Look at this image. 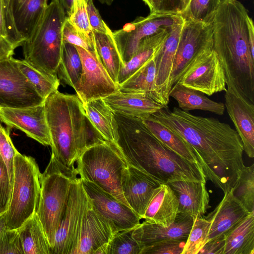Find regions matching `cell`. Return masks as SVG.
<instances>
[{
  "mask_svg": "<svg viewBox=\"0 0 254 254\" xmlns=\"http://www.w3.org/2000/svg\"><path fill=\"white\" fill-rule=\"evenodd\" d=\"M212 24L184 20L170 81H178L192 61L202 52L212 48Z\"/></svg>",
  "mask_w": 254,
  "mask_h": 254,
  "instance_id": "5bb4252c",
  "label": "cell"
},
{
  "mask_svg": "<svg viewBox=\"0 0 254 254\" xmlns=\"http://www.w3.org/2000/svg\"><path fill=\"white\" fill-rule=\"evenodd\" d=\"M0 36L7 39L2 0H0Z\"/></svg>",
  "mask_w": 254,
  "mask_h": 254,
  "instance_id": "f5cc1de1",
  "label": "cell"
},
{
  "mask_svg": "<svg viewBox=\"0 0 254 254\" xmlns=\"http://www.w3.org/2000/svg\"><path fill=\"white\" fill-rule=\"evenodd\" d=\"M11 187L7 166L0 154V208L7 210L10 198Z\"/></svg>",
  "mask_w": 254,
  "mask_h": 254,
  "instance_id": "7dc6e473",
  "label": "cell"
},
{
  "mask_svg": "<svg viewBox=\"0 0 254 254\" xmlns=\"http://www.w3.org/2000/svg\"><path fill=\"white\" fill-rule=\"evenodd\" d=\"M178 201L168 184H161L156 189L145 211L143 222L169 226L178 213Z\"/></svg>",
  "mask_w": 254,
  "mask_h": 254,
  "instance_id": "d4e9b609",
  "label": "cell"
},
{
  "mask_svg": "<svg viewBox=\"0 0 254 254\" xmlns=\"http://www.w3.org/2000/svg\"><path fill=\"white\" fill-rule=\"evenodd\" d=\"M141 119L152 134L163 144L184 159L202 167L198 155L180 136L151 116Z\"/></svg>",
  "mask_w": 254,
  "mask_h": 254,
  "instance_id": "f1b7e54d",
  "label": "cell"
},
{
  "mask_svg": "<svg viewBox=\"0 0 254 254\" xmlns=\"http://www.w3.org/2000/svg\"><path fill=\"white\" fill-rule=\"evenodd\" d=\"M78 177L74 169L61 164L51 155L41 173V192L36 214L42 224L50 250L64 214L73 181Z\"/></svg>",
  "mask_w": 254,
  "mask_h": 254,
  "instance_id": "8992f818",
  "label": "cell"
},
{
  "mask_svg": "<svg viewBox=\"0 0 254 254\" xmlns=\"http://www.w3.org/2000/svg\"><path fill=\"white\" fill-rule=\"evenodd\" d=\"M67 20L90 41L95 44L93 32L88 20L85 0H74Z\"/></svg>",
  "mask_w": 254,
  "mask_h": 254,
  "instance_id": "60d3db41",
  "label": "cell"
},
{
  "mask_svg": "<svg viewBox=\"0 0 254 254\" xmlns=\"http://www.w3.org/2000/svg\"><path fill=\"white\" fill-rule=\"evenodd\" d=\"M183 23L182 17L173 25L162 47L155 56V85L164 106H167L169 102L171 75Z\"/></svg>",
  "mask_w": 254,
  "mask_h": 254,
  "instance_id": "44dd1931",
  "label": "cell"
},
{
  "mask_svg": "<svg viewBox=\"0 0 254 254\" xmlns=\"http://www.w3.org/2000/svg\"><path fill=\"white\" fill-rule=\"evenodd\" d=\"M223 254H254V212L224 235Z\"/></svg>",
  "mask_w": 254,
  "mask_h": 254,
  "instance_id": "f546056e",
  "label": "cell"
},
{
  "mask_svg": "<svg viewBox=\"0 0 254 254\" xmlns=\"http://www.w3.org/2000/svg\"><path fill=\"white\" fill-rule=\"evenodd\" d=\"M116 230L113 224L92 206L84 217L79 239L72 254H95L108 244Z\"/></svg>",
  "mask_w": 254,
  "mask_h": 254,
  "instance_id": "d6986e66",
  "label": "cell"
},
{
  "mask_svg": "<svg viewBox=\"0 0 254 254\" xmlns=\"http://www.w3.org/2000/svg\"><path fill=\"white\" fill-rule=\"evenodd\" d=\"M86 9L90 25L93 32L108 34L112 31L102 19L93 0L86 2Z\"/></svg>",
  "mask_w": 254,
  "mask_h": 254,
  "instance_id": "c3c4849f",
  "label": "cell"
},
{
  "mask_svg": "<svg viewBox=\"0 0 254 254\" xmlns=\"http://www.w3.org/2000/svg\"><path fill=\"white\" fill-rule=\"evenodd\" d=\"M4 212L5 211L0 208V215L3 214Z\"/></svg>",
  "mask_w": 254,
  "mask_h": 254,
  "instance_id": "91938a15",
  "label": "cell"
},
{
  "mask_svg": "<svg viewBox=\"0 0 254 254\" xmlns=\"http://www.w3.org/2000/svg\"><path fill=\"white\" fill-rule=\"evenodd\" d=\"M10 128H5L0 120V154L5 161L8 170L11 187L13 177V161L17 150L10 137Z\"/></svg>",
  "mask_w": 254,
  "mask_h": 254,
  "instance_id": "b9f144b4",
  "label": "cell"
},
{
  "mask_svg": "<svg viewBox=\"0 0 254 254\" xmlns=\"http://www.w3.org/2000/svg\"><path fill=\"white\" fill-rule=\"evenodd\" d=\"M92 206L117 231L134 228L141 219L133 210L92 182L80 179Z\"/></svg>",
  "mask_w": 254,
  "mask_h": 254,
  "instance_id": "9a60e30c",
  "label": "cell"
},
{
  "mask_svg": "<svg viewBox=\"0 0 254 254\" xmlns=\"http://www.w3.org/2000/svg\"><path fill=\"white\" fill-rule=\"evenodd\" d=\"M186 241L170 240L144 246L140 254H182Z\"/></svg>",
  "mask_w": 254,
  "mask_h": 254,
  "instance_id": "7bdbcfd3",
  "label": "cell"
},
{
  "mask_svg": "<svg viewBox=\"0 0 254 254\" xmlns=\"http://www.w3.org/2000/svg\"><path fill=\"white\" fill-rule=\"evenodd\" d=\"M178 201V213L193 218L201 217L209 207V196L205 183L178 180L167 183Z\"/></svg>",
  "mask_w": 254,
  "mask_h": 254,
  "instance_id": "603a6c76",
  "label": "cell"
},
{
  "mask_svg": "<svg viewBox=\"0 0 254 254\" xmlns=\"http://www.w3.org/2000/svg\"><path fill=\"white\" fill-rule=\"evenodd\" d=\"M121 183L126 201L133 211L142 219L156 189L162 183L127 164L123 171Z\"/></svg>",
  "mask_w": 254,
  "mask_h": 254,
  "instance_id": "e0dca14e",
  "label": "cell"
},
{
  "mask_svg": "<svg viewBox=\"0 0 254 254\" xmlns=\"http://www.w3.org/2000/svg\"><path fill=\"white\" fill-rule=\"evenodd\" d=\"M82 71V62L76 47L63 42L61 59L57 73L59 80L74 88L80 79Z\"/></svg>",
  "mask_w": 254,
  "mask_h": 254,
  "instance_id": "e575fe53",
  "label": "cell"
},
{
  "mask_svg": "<svg viewBox=\"0 0 254 254\" xmlns=\"http://www.w3.org/2000/svg\"><path fill=\"white\" fill-rule=\"evenodd\" d=\"M87 0H85L86 2H87Z\"/></svg>",
  "mask_w": 254,
  "mask_h": 254,
  "instance_id": "94428289",
  "label": "cell"
},
{
  "mask_svg": "<svg viewBox=\"0 0 254 254\" xmlns=\"http://www.w3.org/2000/svg\"><path fill=\"white\" fill-rule=\"evenodd\" d=\"M7 39L16 48L22 46L24 42L17 32L13 21L11 7V0H1Z\"/></svg>",
  "mask_w": 254,
  "mask_h": 254,
  "instance_id": "bcb514c9",
  "label": "cell"
},
{
  "mask_svg": "<svg viewBox=\"0 0 254 254\" xmlns=\"http://www.w3.org/2000/svg\"><path fill=\"white\" fill-rule=\"evenodd\" d=\"M127 165L116 146L102 140L85 149L75 168L80 179L94 183L130 207L124 196L121 183L122 172Z\"/></svg>",
  "mask_w": 254,
  "mask_h": 254,
  "instance_id": "52a82bcc",
  "label": "cell"
},
{
  "mask_svg": "<svg viewBox=\"0 0 254 254\" xmlns=\"http://www.w3.org/2000/svg\"><path fill=\"white\" fill-rule=\"evenodd\" d=\"M247 10L237 0H221L214 18L212 49L223 67L226 83L254 104V56L250 46Z\"/></svg>",
  "mask_w": 254,
  "mask_h": 254,
  "instance_id": "7a4b0ae2",
  "label": "cell"
},
{
  "mask_svg": "<svg viewBox=\"0 0 254 254\" xmlns=\"http://www.w3.org/2000/svg\"><path fill=\"white\" fill-rule=\"evenodd\" d=\"M91 205L78 177L72 183L66 208L56 233L50 254H72L77 244L84 217Z\"/></svg>",
  "mask_w": 254,
  "mask_h": 254,
  "instance_id": "9c48e42d",
  "label": "cell"
},
{
  "mask_svg": "<svg viewBox=\"0 0 254 254\" xmlns=\"http://www.w3.org/2000/svg\"><path fill=\"white\" fill-rule=\"evenodd\" d=\"M156 55L128 78L119 85V91L123 92L143 93L156 102L164 105L157 91L155 85Z\"/></svg>",
  "mask_w": 254,
  "mask_h": 254,
  "instance_id": "4dcf8cb0",
  "label": "cell"
},
{
  "mask_svg": "<svg viewBox=\"0 0 254 254\" xmlns=\"http://www.w3.org/2000/svg\"><path fill=\"white\" fill-rule=\"evenodd\" d=\"M80 55L82 71L74 87L82 103L106 97L119 90L102 64L96 51H90L75 46Z\"/></svg>",
  "mask_w": 254,
  "mask_h": 254,
  "instance_id": "4fadbf2b",
  "label": "cell"
},
{
  "mask_svg": "<svg viewBox=\"0 0 254 254\" xmlns=\"http://www.w3.org/2000/svg\"><path fill=\"white\" fill-rule=\"evenodd\" d=\"M171 28L149 36L141 42L133 56L121 68L117 78L118 85L128 78L159 52Z\"/></svg>",
  "mask_w": 254,
  "mask_h": 254,
  "instance_id": "83f0119b",
  "label": "cell"
},
{
  "mask_svg": "<svg viewBox=\"0 0 254 254\" xmlns=\"http://www.w3.org/2000/svg\"><path fill=\"white\" fill-rule=\"evenodd\" d=\"M176 83L208 96L226 89L223 67L212 48L197 56Z\"/></svg>",
  "mask_w": 254,
  "mask_h": 254,
  "instance_id": "7c38bea8",
  "label": "cell"
},
{
  "mask_svg": "<svg viewBox=\"0 0 254 254\" xmlns=\"http://www.w3.org/2000/svg\"><path fill=\"white\" fill-rule=\"evenodd\" d=\"M40 175L35 159L17 151L13 161L10 201L3 214L6 228L18 229L36 213L41 192Z\"/></svg>",
  "mask_w": 254,
  "mask_h": 254,
  "instance_id": "ba28073f",
  "label": "cell"
},
{
  "mask_svg": "<svg viewBox=\"0 0 254 254\" xmlns=\"http://www.w3.org/2000/svg\"><path fill=\"white\" fill-rule=\"evenodd\" d=\"M99 1L103 4H106L108 5H110L112 3L114 0H99Z\"/></svg>",
  "mask_w": 254,
  "mask_h": 254,
  "instance_id": "6f0895ef",
  "label": "cell"
},
{
  "mask_svg": "<svg viewBox=\"0 0 254 254\" xmlns=\"http://www.w3.org/2000/svg\"><path fill=\"white\" fill-rule=\"evenodd\" d=\"M15 49L6 38L0 36V62L12 57Z\"/></svg>",
  "mask_w": 254,
  "mask_h": 254,
  "instance_id": "816d5d0a",
  "label": "cell"
},
{
  "mask_svg": "<svg viewBox=\"0 0 254 254\" xmlns=\"http://www.w3.org/2000/svg\"><path fill=\"white\" fill-rule=\"evenodd\" d=\"M18 64L22 73L45 100L58 90L60 80L57 75L45 74L31 66L25 60H19Z\"/></svg>",
  "mask_w": 254,
  "mask_h": 254,
  "instance_id": "d590c367",
  "label": "cell"
},
{
  "mask_svg": "<svg viewBox=\"0 0 254 254\" xmlns=\"http://www.w3.org/2000/svg\"><path fill=\"white\" fill-rule=\"evenodd\" d=\"M190 0H182V11L187 7Z\"/></svg>",
  "mask_w": 254,
  "mask_h": 254,
  "instance_id": "680465c9",
  "label": "cell"
},
{
  "mask_svg": "<svg viewBox=\"0 0 254 254\" xmlns=\"http://www.w3.org/2000/svg\"><path fill=\"white\" fill-rule=\"evenodd\" d=\"M24 254L17 229L5 228L0 233V254Z\"/></svg>",
  "mask_w": 254,
  "mask_h": 254,
  "instance_id": "ee69618b",
  "label": "cell"
},
{
  "mask_svg": "<svg viewBox=\"0 0 254 254\" xmlns=\"http://www.w3.org/2000/svg\"><path fill=\"white\" fill-rule=\"evenodd\" d=\"M144 3L148 6L150 12H153L154 11V0H142Z\"/></svg>",
  "mask_w": 254,
  "mask_h": 254,
  "instance_id": "11a10c76",
  "label": "cell"
},
{
  "mask_svg": "<svg viewBox=\"0 0 254 254\" xmlns=\"http://www.w3.org/2000/svg\"><path fill=\"white\" fill-rule=\"evenodd\" d=\"M225 107L233 123L244 147L250 158L254 157V104L247 101L227 86L225 91Z\"/></svg>",
  "mask_w": 254,
  "mask_h": 254,
  "instance_id": "ac0fdd59",
  "label": "cell"
},
{
  "mask_svg": "<svg viewBox=\"0 0 254 254\" xmlns=\"http://www.w3.org/2000/svg\"><path fill=\"white\" fill-rule=\"evenodd\" d=\"M186 141L200 158L206 180L224 192L234 189L245 166L236 130L217 119L193 115L168 106L151 115Z\"/></svg>",
  "mask_w": 254,
  "mask_h": 254,
  "instance_id": "6da1fadb",
  "label": "cell"
},
{
  "mask_svg": "<svg viewBox=\"0 0 254 254\" xmlns=\"http://www.w3.org/2000/svg\"><path fill=\"white\" fill-rule=\"evenodd\" d=\"M51 1L58 2L64 8L66 15L71 12L74 2V0H52Z\"/></svg>",
  "mask_w": 254,
  "mask_h": 254,
  "instance_id": "db71d44e",
  "label": "cell"
},
{
  "mask_svg": "<svg viewBox=\"0 0 254 254\" xmlns=\"http://www.w3.org/2000/svg\"><path fill=\"white\" fill-rule=\"evenodd\" d=\"M0 120L7 127L16 128L43 145L51 146L44 103L17 109H0Z\"/></svg>",
  "mask_w": 254,
  "mask_h": 254,
  "instance_id": "2e32d148",
  "label": "cell"
},
{
  "mask_svg": "<svg viewBox=\"0 0 254 254\" xmlns=\"http://www.w3.org/2000/svg\"><path fill=\"white\" fill-rule=\"evenodd\" d=\"M6 226L5 223V220L3 216V214L0 215V233L4 229H5Z\"/></svg>",
  "mask_w": 254,
  "mask_h": 254,
  "instance_id": "9f6ffc18",
  "label": "cell"
},
{
  "mask_svg": "<svg viewBox=\"0 0 254 254\" xmlns=\"http://www.w3.org/2000/svg\"><path fill=\"white\" fill-rule=\"evenodd\" d=\"M234 196L249 213L254 212V164L245 167L236 187Z\"/></svg>",
  "mask_w": 254,
  "mask_h": 254,
  "instance_id": "74e56055",
  "label": "cell"
},
{
  "mask_svg": "<svg viewBox=\"0 0 254 254\" xmlns=\"http://www.w3.org/2000/svg\"><path fill=\"white\" fill-rule=\"evenodd\" d=\"M66 18L62 6L51 1L32 35L22 45L24 60L42 72L57 75L63 45L62 30Z\"/></svg>",
  "mask_w": 254,
  "mask_h": 254,
  "instance_id": "5b68a950",
  "label": "cell"
},
{
  "mask_svg": "<svg viewBox=\"0 0 254 254\" xmlns=\"http://www.w3.org/2000/svg\"><path fill=\"white\" fill-rule=\"evenodd\" d=\"M102 99L115 113L140 119L149 117L166 106L146 94L119 90Z\"/></svg>",
  "mask_w": 254,
  "mask_h": 254,
  "instance_id": "cb8c5ba5",
  "label": "cell"
},
{
  "mask_svg": "<svg viewBox=\"0 0 254 254\" xmlns=\"http://www.w3.org/2000/svg\"><path fill=\"white\" fill-rule=\"evenodd\" d=\"M118 138L115 145L127 164L150 175L161 183L206 179L201 166L168 148L149 130L140 118L115 113Z\"/></svg>",
  "mask_w": 254,
  "mask_h": 254,
  "instance_id": "3957f363",
  "label": "cell"
},
{
  "mask_svg": "<svg viewBox=\"0 0 254 254\" xmlns=\"http://www.w3.org/2000/svg\"><path fill=\"white\" fill-rule=\"evenodd\" d=\"M52 156L63 165L74 169L75 163L89 145L102 141L88 131L83 103L77 95L58 90L44 101Z\"/></svg>",
  "mask_w": 254,
  "mask_h": 254,
  "instance_id": "277c9868",
  "label": "cell"
},
{
  "mask_svg": "<svg viewBox=\"0 0 254 254\" xmlns=\"http://www.w3.org/2000/svg\"><path fill=\"white\" fill-rule=\"evenodd\" d=\"M62 36L64 43H69L90 51H96L95 44L80 33L67 18L63 27Z\"/></svg>",
  "mask_w": 254,
  "mask_h": 254,
  "instance_id": "f6af8a7d",
  "label": "cell"
},
{
  "mask_svg": "<svg viewBox=\"0 0 254 254\" xmlns=\"http://www.w3.org/2000/svg\"><path fill=\"white\" fill-rule=\"evenodd\" d=\"M250 213L234 196L232 190L224 192L219 203L205 217L209 222L206 242L224 235Z\"/></svg>",
  "mask_w": 254,
  "mask_h": 254,
  "instance_id": "7402d4cb",
  "label": "cell"
},
{
  "mask_svg": "<svg viewBox=\"0 0 254 254\" xmlns=\"http://www.w3.org/2000/svg\"><path fill=\"white\" fill-rule=\"evenodd\" d=\"M225 245L224 235L207 241L198 254H223Z\"/></svg>",
  "mask_w": 254,
  "mask_h": 254,
  "instance_id": "f907efd6",
  "label": "cell"
},
{
  "mask_svg": "<svg viewBox=\"0 0 254 254\" xmlns=\"http://www.w3.org/2000/svg\"><path fill=\"white\" fill-rule=\"evenodd\" d=\"M93 32L96 51L110 76L117 83L124 63L115 42L113 31L108 34Z\"/></svg>",
  "mask_w": 254,
  "mask_h": 254,
  "instance_id": "836d02e7",
  "label": "cell"
},
{
  "mask_svg": "<svg viewBox=\"0 0 254 254\" xmlns=\"http://www.w3.org/2000/svg\"><path fill=\"white\" fill-rule=\"evenodd\" d=\"M181 18L180 14L150 12L146 17H137L113 32L124 64L133 56L143 40L171 28Z\"/></svg>",
  "mask_w": 254,
  "mask_h": 254,
  "instance_id": "30bf717a",
  "label": "cell"
},
{
  "mask_svg": "<svg viewBox=\"0 0 254 254\" xmlns=\"http://www.w3.org/2000/svg\"><path fill=\"white\" fill-rule=\"evenodd\" d=\"M24 254H50V247L37 214L17 229Z\"/></svg>",
  "mask_w": 254,
  "mask_h": 254,
  "instance_id": "d6a6232c",
  "label": "cell"
},
{
  "mask_svg": "<svg viewBox=\"0 0 254 254\" xmlns=\"http://www.w3.org/2000/svg\"><path fill=\"white\" fill-rule=\"evenodd\" d=\"M44 101L21 72L18 60L11 57L0 62V109L28 108Z\"/></svg>",
  "mask_w": 254,
  "mask_h": 254,
  "instance_id": "8fae6325",
  "label": "cell"
},
{
  "mask_svg": "<svg viewBox=\"0 0 254 254\" xmlns=\"http://www.w3.org/2000/svg\"><path fill=\"white\" fill-rule=\"evenodd\" d=\"M48 5L47 0H11L14 25L24 41L32 35Z\"/></svg>",
  "mask_w": 254,
  "mask_h": 254,
  "instance_id": "4316f807",
  "label": "cell"
},
{
  "mask_svg": "<svg viewBox=\"0 0 254 254\" xmlns=\"http://www.w3.org/2000/svg\"><path fill=\"white\" fill-rule=\"evenodd\" d=\"M209 230V222L206 218L194 217L182 254H198L206 242Z\"/></svg>",
  "mask_w": 254,
  "mask_h": 254,
  "instance_id": "ab89813d",
  "label": "cell"
},
{
  "mask_svg": "<svg viewBox=\"0 0 254 254\" xmlns=\"http://www.w3.org/2000/svg\"><path fill=\"white\" fill-rule=\"evenodd\" d=\"M83 106L86 117L98 137L116 145L118 133L115 113L102 98L83 103Z\"/></svg>",
  "mask_w": 254,
  "mask_h": 254,
  "instance_id": "484cf974",
  "label": "cell"
},
{
  "mask_svg": "<svg viewBox=\"0 0 254 254\" xmlns=\"http://www.w3.org/2000/svg\"><path fill=\"white\" fill-rule=\"evenodd\" d=\"M193 220L190 215L178 213L175 221L169 226L143 221L134 228L132 237L142 247L166 240H186Z\"/></svg>",
  "mask_w": 254,
  "mask_h": 254,
  "instance_id": "ffe728a7",
  "label": "cell"
},
{
  "mask_svg": "<svg viewBox=\"0 0 254 254\" xmlns=\"http://www.w3.org/2000/svg\"><path fill=\"white\" fill-rule=\"evenodd\" d=\"M221 0H190L180 14L185 20L205 24L212 23Z\"/></svg>",
  "mask_w": 254,
  "mask_h": 254,
  "instance_id": "8d00e7d4",
  "label": "cell"
},
{
  "mask_svg": "<svg viewBox=\"0 0 254 254\" xmlns=\"http://www.w3.org/2000/svg\"><path fill=\"white\" fill-rule=\"evenodd\" d=\"M134 228L115 232L108 244L107 254H140L142 247L132 237Z\"/></svg>",
  "mask_w": 254,
  "mask_h": 254,
  "instance_id": "f35d334b",
  "label": "cell"
},
{
  "mask_svg": "<svg viewBox=\"0 0 254 254\" xmlns=\"http://www.w3.org/2000/svg\"><path fill=\"white\" fill-rule=\"evenodd\" d=\"M169 96L175 99L180 109L184 111L202 110L218 115H223L225 105L222 102L213 101L203 93L176 83L171 88Z\"/></svg>",
  "mask_w": 254,
  "mask_h": 254,
  "instance_id": "1f68e13d",
  "label": "cell"
},
{
  "mask_svg": "<svg viewBox=\"0 0 254 254\" xmlns=\"http://www.w3.org/2000/svg\"><path fill=\"white\" fill-rule=\"evenodd\" d=\"M154 12L180 14L183 10L182 0H154Z\"/></svg>",
  "mask_w": 254,
  "mask_h": 254,
  "instance_id": "681fc988",
  "label": "cell"
}]
</instances>
